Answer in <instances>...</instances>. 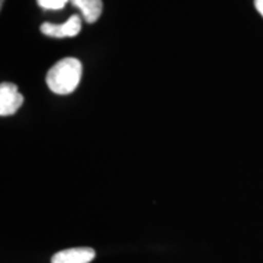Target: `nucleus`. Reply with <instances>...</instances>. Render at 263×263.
I'll use <instances>...</instances> for the list:
<instances>
[{"mask_svg": "<svg viewBox=\"0 0 263 263\" xmlns=\"http://www.w3.org/2000/svg\"><path fill=\"white\" fill-rule=\"evenodd\" d=\"M24 104V97L14 83L0 85V116H11Z\"/></svg>", "mask_w": 263, "mask_h": 263, "instance_id": "obj_2", "label": "nucleus"}, {"mask_svg": "<svg viewBox=\"0 0 263 263\" xmlns=\"http://www.w3.org/2000/svg\"><path fill=\"white\" fill-rule=\"evenodd\" d=\"M82 21L81 17L77 15L71 16L65 24L54 25L45 22L41 26L42 33H44L48 37L55 38H65V37H76L81 31Z\"/></svg>", "mask_w": 263, "mask_h": 263, "instance_id": "obj_3", "label": "nucleus"}, {"mask_svg": "<svg viewBox=\"0 0 263 263\" xmlns=\"http://www.w3.org/2000/svg\"><path fill=\"white\" fill-rule=\"evenodd\" d=\"M255 6L259 14L263 16V0H255Z\"/></svg>", "mask_w": 263, "mask_h": 263, "instance_id": "obj_7", "label": "nucleus"}, {"mask_svg": "<svg viewBox=\"0 0 263 263\" xmlns=\"http://www.w3.org/2000/svg\"><path fill=\"white\" fill-rule=\"evenodd\" d=\"M68 0H37L38 5L45 10H61Z\"/></svg>", "mask_w": 263, "mask_h": 263, "instance_id": "obj_6", "label": "nucleus"}, {"mask_svg": "<svg viewBox=\"0 0 263 263\" xmlns=\"http://www.w3.org/2000/svg\"><path fill=\"white\" fill-rule=\"evenodd\" d=\"M3 4H4V0H2V3H0V6H3Z\"/></svg>", "mask_w": 263, "mask_h": 263, "instance_id": "obj_8", "label": "nucleus"}, {"mask_svg": "<svg viewBox=\"0 0 263 263\" xmlns=\"http://www.w3.org/2000/svg\"><path fill=\"white\" fill-rule=\"evenodd\" d=\"M82 64L74 58H66L57 62L47 74V84L52 93L67 95L76 90L81 82Z\"/></svg>", "mask_w": 263, "mask_h": 263, "instance_id": "obj_1", "label": "nucleus"}, {"mask_svg": "<svg viewBox=\"0 0 263 263\" xmlns=\"http://www.w3.org/2000/svg\"><path fill=\"white\" fill-rule=\"evenodd\" d=\"M95 258L90 248H73L59 251L51 257V263H89Z\"/></svg>", "mask_w": 263, "mask_h": 263, "instance_id": "obj_4", "label": "nucleus"}, {"mask_svg": "<svg viewBox=\"0 0 263 263\" xmlns=\"http://www.w3.org/2000/svg\"><path fill=\"white\" fill-rule=\"evenodd\" d=\"M76 8L83 14V18L88 24H94L103 12V2L101 0H70Z\"/></svg>", "mask_w": 263, "mask_h": 263, "instance_id": "obj_5", "label": "nucleus"}]
</instances>
